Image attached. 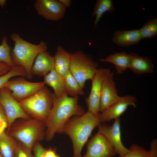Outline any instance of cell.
<instances>
[{
	"mask_svg": "<svg viewBox=\"0 0 157 157\" xmlns=\"http://www.w3.org/2000/svg\"><path fill=\"white\" fill-rule=\"evenodd\" d=\"M0 104L7 118L8 127L18 119L31 118L22 108L19 102L12 96L10 91L4 87L0 89Z\"/></svg>",
	"mask_w": 157,
	"mask_h": 157,
	"instance_id": "9",
	"label": "cell"
},
{
	"mask_svg": "<svg viewBox=\"0 0 157 157\" xmlns=\"http://www.w3.org/2000/svg\"><path fill=\"white\" fill-rule=\"evenodd\" d=\"M32 151L17 141L14 157H34Z\"/></svg>",
	"mask_w": 157,
	"mask_h": 157,
	"instance_id": "28",
	"label": "cell"
},
{
	"mask_svg": "<svg viewBox=\"0 0 157 157\" xmlns=\"http://www.w3.org/2000/svg\"><path fill=\"white\" fill-rule=\"evenodd\" d=\"M14 42V46L11 50L12 60L16 65L24 69L28 79L32 78L31 69L37 55L40 53L47 51L46 43L42 41L38 44L28 42L22 39L18 34L15 33L10 36Z\"/></svg>",
	"mask_w": 157,
	"mask_h": 157,
	"instance_id": "4",
	"label": "cell"
},
{
	"mask_svg": "<svg viewBox=\"0 0 157 157\" xmlns=\"http://www.w3.org/2000/svg\"><path fill=\"white\" fill-rule=\"evenodd\" d=\"M56 155L55 149L50 147L48 149H45L44 157H55Z\"/></svg>",
	"mask_w": 157,
	"mask_h": 157,
	"instance_id": "32",
	"label": "cell"
},
{
	"mask_svg": "<svg viewBox=\"0 0 157 157\" xmlns=\"http://www.w3.org/2000/svg\"><path fill=\"white\" fill-rule=\"evenodd\" d=\"M55 157H60L59 156L56 155Z\"/></svg>",
	"mask_w": 157,
	"mask_h": 157,
	"instance_id": "35",
	"label": "cell"
},
{
	"mask_svg": "<svg viewBox=\"0 0 157 157\" xmlns=\"http://www.w3.org/2000/svg\"><path fill=\"white\" fill-rule=\"evenodd\" d=\"M31 69L32 75L44 76L54 68V58L47 51L39 53Z\"/></svg>",
	"mask_w": 157,
	"mask_h": 157,
	"instance_id": "15",
	"label": "cell"
},
{
	"mask_svg": "<svg viewBox=\"0 0 157 157\" xmlns=\"http://www.w3.org/2000/svg\"><path fill=\"white\" fill-rule=\"evenodd\" d=\"M115 7L113 1L111 0H98L95 5L92 15L95 17L94 21V29L103 14L106 12L113 13Z\"/></svg>",
	"mask_w": 157,
	"mask_h": 157,
	"instance_id": "23",
	"label": "cell"
},
{
	"mask_svg": "<svg viewBox=\"0 0 157 157\" xmlns=\"http://www.w3.org/2000/svg\"><path fill=\"white\" fill-rule=\"evenodd\" d=\"M53 99V94L44 87L34 94L19 102L30 117L46 124L52 109Z\"/></svg>",
	"mask_w": 157,
	"mask_h": 157,
	"instance_id": "5",
	"label": "cell"
},
{
	"mask_svg": "<svg viewBox=\"0 0 157 157\" xmlns=\"http://www.w3.org/2000/svg\"><path fill=\"white\" fill-rule=\"evenodd\" d=\"M97 67L98 64L83 51L78 50L71 53L69 70L82 88L87 80H92Z\"/></svg>",
	"mask_w": 157,
	"mask_h": 157,
	"instance_id": "6",
	"label": "cell"
},
{
	"mask_svg": "<svg viewBox=\"0 0 157 157\" xmlns=\"http://www.w3.org/2000/svg\"><path fill=\"white\" fill-rule=\"evenodd\" d=\"M54 69L63 76L69 71L71 60V53L58 45L54 56Z\"/></svg>",
	"mask_w": 157,
	"mask_h": 157,
	"instance_id": "19",
	"label": "cell"
},
{
	"mask_svg": "<svg viewBox=\"0 0 157 157\" xmlns=\"http://www.w3.org/2000/svg\"><path fill=\"white\" fill-rule=\"evenodd\" d=\"M53 94L52 109L46 122L45 138L47 141L52 140L56 133H63L65 124L72 116L81 115L85 113L78 104V96L69 97L65 93L56 97Z\"/></svg>",
	"mask_w": 157,
	"mask_h": 157,
	"instance_id": "1",
	"label": "cell"
},
{
	"mask_svg": "<svg viewBox=\"0 0 157 157\" xmlns=\"http://www.w3.org/2000/svg\"><path fill=\"white\" fill-rule=\"evenodd\" d=\"M11 67L3 63H0V76L8 72Z\"/></svg>",
	"mask_w": 157,
	"mask_h": 157,
	"instance_id": "31",
	"label": "cell"
},
{
	"mask_svg": "<svg viewBox=\"0 0 157 157\" xmlns=\"http://www.w3.org/2000/svg\"><path fill=\"white\" fill-rule=\"evenodd\" d=\"M120 117L115 119L112 125L102 124L98 126V132L102 134L114 148L119 156L129 151L123 144L121 140Z\"/></svg>",
	"mask_w": 157,
	"mask_h": 157,
	"instance_id": "10",
	"label": "cell"
},
{
	"mask_svg": "<svg viewBox=\"0 0 157 157\" xmlns=\"http://www.w3.org/2000/svg\"><path fill=\"white\" fill-rule=\"evenodd\" d=\"M46 126L42 121L30 118L19 119L7 128L6 132L18 142L32 150L34 145L45 137Z\"/></svg>",
	"mask_w": 157,
	"mask_h": 157,
	"instance_id": "3",
	"label": "cell"
},
{
	"mask_svg": "<svg viewBox=\"0 0 157 157\" xmlns=\"http://www.w3.org/2000/svg\"><path fill=\"white\" fill-rule=\"evenodd\" d=\"M17 141L4 131L0 133V155L2 157H14Z\"/></svg>",
	"mask_w": 157,
	"mask_h": 157,
	"instance_id": "22",
	"label": "cell"
},
{
	"mask_svg": "<svg viewBox=\"0 0 157 157\" xmlns=\"http://www.w3.org/2000/svg\"><path fill=\"white\" fill-rule=\"evenodd\" d=\"M66 8L69 7L72 3L71 0H58Z\"/></svg>",
	"mask_w": 157,
	"mask_h": 157,
	"instance_id": "33",
	"label": "cell"
},
{
	"mask_svg": "<svg viewBox=\"0 0 157 157\" xmlns=\"http://www.w3.org/2000/svg\"><path fill=\"white\" fill-rule=\"evenodd\" d=\"M139 30L142 39L156 37L157 35V18L147 20Z\"/></svg>",
	"mask_w": 157,
	"mask_h": 157,
	"instance_id": "25",
	"label": "cell"
},
{
	"mask_svg": "<svg viewBox=\"0 0 157 157\" xmlns=\"http://www.w3.org/2000/svg\"><path fill=\"white\" fill-rule=\"evenodd\" d=\"M150 149L147 150L136 144L131 145L129 151L119 157H157V141L153 140L150 144Z\"/></svg>",
	"mask_w": 157,
	"mask_h": 157,
	"instance_id": "21",
	"label": "cell"
},
{
	"mask_svg": "<svg viewBox=\"0 0 157 157\" xmlns=\"http://www.w3.org/2000/svg\"><path fill=\"white\" fill-rule=\"evenodd\" d=\"M136 99L131 95L121 97L120 99L107 106L100 113L99 117L101 123L108 122L122 115L130 106L135 107Z\"/></svg>",
	"mask_w": 157,
	"mask_h": 157,
	"instance_id": "12",
	"label": "cell"
},
{
	"mask_svg": "<svg viewBox=\"0 0 157 157\" xmlns=\"http://www.w3.org/2000/svg\"><path fill=\"white\" fill-rule=\"evenodd\" d=\"M101 122L99 116L89 111L69 119L65 124L63 133L69 136L73 143V157H82L81 152L93 130Z\"/></svg>",
	"mask_w": 157,
	"mask_h": 157,
	"instance_id": "2",
	"label": "cell"
},
{
	"mask_svg": "<svg viewBox=\"0 0 157 157\" xmlns=\"http://www.w3.org/2000/svg\"><path fill=\"white\" fill-rule=\"evenodd\" d=\"M34 6L39 15L47 20L53 21L62 19L66 10V8L56 0H37Z\"/></svg>",
	"mask_w": 157,
	"mask_h": 157,
	"instance_id": "11",
	"label": "cell"
},
{
	"mask_svg": "<svg viewBox=\"0 0 157 157\" xmlns=\"http://www.w3.org/2000/svg\"><path fill=\"white\" fill-rule=\"evenodd\" d=\"M6 0H0V6L2 8L6 5Z\"/></svg>",
	"mask_w": 157,
	"mask_h": 157,
	"instance_id": "34",
	"label": "cell"
},
{
	"mask_svg": "<svg viewBox=\"0 0 157 157\" xmlns=\"http://www.w3.org/2000/svg\"><path fill=\"white\" fill-rule=\"evenodd\" d=\"M11 48L8 44L6 36L2 39L1 44L0 45V63H3L10 67L16 65L13 62L11 56Z\"/></svg>",
	"mask_w": 157,
	"mask_h": 157,
	"instance_id": "26",
	"label": "cell"
},
{
	"mask_svg": "<svg viewBox=\"0 0 157 157\" xmlns=\"http://www.w3.org/2000/svg\"><path fill=\"white\" fill-rule=\"evenodd\" d=\"M44 83L51 87L56 97H60L66 93L63 76L58 72L54 68L44 76Z\"/></svg>",
	"mask_w": 157,
	"mask_h": 157,
	"instance_id": "18",
	"label": "cell"
},
{
	"mask_svg": "<svg viewBox=\"0 0 157 157\" xmlns=\"http://www.w3.org/2000/svg\"><path fill=\"white\" fill-rule=\"evenodd\" d=\"M100 61L113 63L115 66L117 74H119L129 68L130 56V54L124 51L115 52L105 58L101 59Z\"/></svg>",
	"mask_w": 157,
	"mask_h": 157,
	"instance_id": "20",
	"label": "cell"
},
{
	"mask_svg": "<svg viewBox=\"0 0 157 157\" xmlns=\"http://www.w3.org/2000/svg\"><path fill=\"white\" fill-rule=\"evenodd\" d=\"M109 69H98L92 79V87L89 96L85 101L88 111L95 115L99 116L100 113V104L103 82L110 73Z\"/></svg>",
	"mask_w": 157,
	"mask_h": 157,
	"instance_id": "8",
	"label": "cell"
},
{
	"mask_svg": "<svg viewBox=\"0 0 157 157\" xmlns=\"http://www.w3.org/2000/svg\"><path fill=\"white\" fill-rule=\"evenodd\" d=\"M130 55L129 68L133 72L138 75L153 72L154 66L149 57L140 56L137 53H132Z\"/></svg>",
	"mask_w": 157,
	"mask_h": 157,
	"instance_id": "16",
	"label": "cell"
},
{
	"mask_svg": "<svg viewBox=\"0 0 157 157\" xmlns=\"http://www.w3.org/2000/svg\"><path fill=\"white\" fill-rule=\"evenodd\" d=\"M142 39L139 29L115 31L112 38L113 42L121 47H128L138 44Z\"/></svg>",
	"mask_w": 157,
	"mask_h": 157,
	"instance_id": "17",
	"label": "cell"
},
{
	"mask_svg": "<svg viewBox=\"0 0 157 157\" xmlns=\"http://www.w3.org/2000/svg\"><path fill=\"white\" fill-rule=\"evenodd\" d=\"M86 153L82 157H113L116 153L106 138L98 132L87 144Z\"/></svg>",
	"mask_w": 157,
	"mask_h": 157,
	"instance_id": "13",
	"label": "cell"
},
{
	"mask_svg": "<svg viewBox=\"0 0 157 157\" xmlns=\"http://www.w3.org/2000/svg\"><path fill=\"white\" fill-rule=\"evenodd\" d=\"M8 127V119L6 113L0 104V133Z\"/></svg>",
	"mask_w": 157,
	"mask_h": 157,
	"instance_id": "29",
	"label": "cell"
},
{
	"mask_svg": "<svg viewBox=\"0 0 157 157\" xmlns=\"http://www.w3.org/2000/svg\"><path fill=\"white\" fill-rule=\"evenodd\" d=\"M17 76H26L24 69L21 66L16 65L11 67L6 73L0 76V89L4 87L11 78Z\"/></svg>",
	"mask_w": 157,
	"mask_h": 157,
	"instance_id": "27",
	"label": "cell"
},
{
	"mask_svg": "<svg viewBox=\"0 0 157 157\" xmlns=\"http://www.w3.org/2000/svg\"><path fill=\"white\" fill-rule=\"evenodd\" d=\"M44 82H33L23 78L9 80L4 86L18 102L34 94L45 87Z\"/></svg>",
	"mask_w": 157,
	"mask_h": 157,
	"instance_id": "7",
	"label": "cell"
},
{
	"mask_svg": "<svg viewBox=\"0 0 157 157\" xmlns=\"http://www.w3.org/2000/svg\"><path fill=\"white\" fill-rule=\"evenodd\" d=\"M121 97L118 95L113 80V74L110 72L102 83L100 104V113L106 108L119 100Z\"/></svg>",
	"mask_w": 157,
	"mask_h": 157,
	"instance_id": "14",
	"label": "cell"
},
{
	"mask_svg": "<svg viewBox=\"0 0 157 157\" xmlns=\"http://www.w3.org/2000/svg\"><path fill=\"white\" fill-rule=\"evenodd\" d=\"M64 79L65 88L66 93L68 95L72 97L83 95L84 92L83 88L76 81L70 70L64 76Z\"/></svg>",
	"mask_w": 157,
	"mask_h": 157,
	"instance_id": "24",
	"label": "cell"
},
{
	"mask_svg": "<svg viewBox=\"0 0 157 157\" xmlns=\"http://www.w3.org/2000/svg\"><path fill=\"white\" fill-rule=\"evenodd\" d=\"M0 157H2L0 155Z\"/></svg>",
	"mask_w": 157,
	"mask_h": 157,
	"instance_id": "36",
	"label": "cell"
},
{
	"mask_svg": "<svg viewBox=\"0 0 157 157\" xmlns=\"http://www.w3.org/2000/svg\"><path fill=\"white\" fill-rule=\"evenodd\" d=\"M45 149L40 142L35 144L32 149L34 157H44Z\"/></svg>",
	"mask_w": 157,
	"mask_h": 157,
	"instance_id": "30",
	"label": "cell"
}]
</instances>
